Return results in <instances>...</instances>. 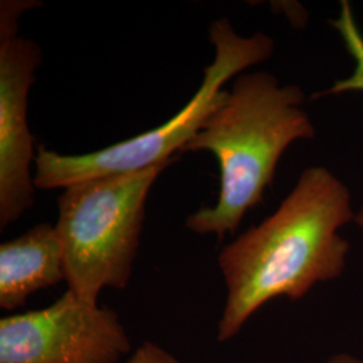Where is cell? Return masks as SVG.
I'll return each instance as SVG.
<instances>
[{"label":"cell","mask_w":363,"mask_h":363,"mask_svg":"<svg viewBox=\"0 0 363 363\" xmlns=\"http://www.w3.org/2000/svg\"><path fill=\"white\" fill-rule=\"evenodd\" d=\"M304 91L280 85L267 72L237 76L230 91L181 154L208 151L218 160L220 193L214 206L190 214L193 233L234 234L250 208L262 202L277 164L289 145L316 135L304 109Z\"/></svg>","instance_id":"2"},{"label":"cell","mask_w":363,"mask_h":363,"mask_svg":"<svg viewBox=\"0 0 363 363\" xmlns=\"http://www.w3.org/2000/svg\"><path fill=\"white\" fill-rule=\"evenodd\" d=\"M66 281L65 256L55 225L39 223L0 245V307L21 308L40 289Z\"/></svg>","instance_id":"7"},{"label":"cell","mask_w":363,"mask_h":363,"mask_svg":"<svg viewBox=\"0 0 363 363\" xmlns=\"http://www.w3.org/2000/svg\"><path fill=\"white\" fill-rule=\"evenodd\" d=\"M124 363H181V361L155 342L144 340L132 351Z\"/></svg>","instance_id":"9"},{"label":"cell","mask_w":363,"mask_h":363,"mask_svg":"<svg viewBox=\"0 0 363 363\" xmlns=\"http://www.w3.org/2000/svg\"><path fill=\"white\" fill-rule=\"evenodd\" d=\"M130 351L117 312L70 289L45 308L0 319V363H118Z\"/></svg>","instance_id":"5"},{"label":"cell","mask_w":363,"mask_h":363,"mask_svg":"<svg viewBox=\"0 0 363 363\" xmlns=\"http://www.w3.org/2000/svg\"><path fill=\"white\" fill-rule=\"evenodd\" d=\"M330 25L334 27L343 40L346 50L355 61V67L350 77L337 79L331 88L327 91L316 93L313 97L334 96L349 91H363V34L355 21L354 11L350 1L342 0L340 9L335 19L330 21Z\"/></svg>","instance_id":"8"},{"label":"cell","mask_w":363,"mask_h":363,"mask_svg":"<svg viewBox=\"0 0 363 363\" xmlns=\"http://www.w3.org/2000/svg\"><path fill=\"white\" fill-rule=\"evenodd\" d=\"M38 1H0V229L33 208L34 138L28 127V93L42 64L38 45L19 34V21Z\"/></svg>","instance_id":"6"},{"label":"cell","mask_w":363,"mask_h":363,"mask_svg":"<svg viewBox=\"0 0 363 363\" xmlns=\"http://www.w3.org/2000/svg\"><path fill=\"white\" fill-rule=\"evenodd\" d=\"M208 37L216 50L214 60L205 67L198 91L178 113L156 128L89 154L62 155L40 145L34 163L35 189H65L85 179L140 171L177 159L175 154H181L225 99L223 85L271 58L276 45L261 31L240 35L228 18L214 21Z\"/></svg>","instance_id":"4"},{"label":"cell","mask_w":363,"mask_h":363,"mask_svg":"<svg viewBox=\"0 0 363 363\" xmlns=\"http://www.w3.org/2000/svg\"><path fill=\"white\" fill-rule=\"evenodd\" d=\"M354 222L357 223V226L363 230V205L359 208V210L355 213V220Z\"/></svg>","instance_id":"11"},{"label":"cell","mask_w":363,"mask_h":363,"mask_svg":"<svg viewBox=\"0 0 363 363\" xmlns=\"http://www.w3.org/2000/svg\"><path fill=\"white\" fill-rule=\"evenodd\" d=\"M323 363H363V358L354 357L347 352H337Z\"/></svg>","instance_id":"10"},{"label":"cell","mask_w":363,"mask_h":363,"mask_svg":"<svg viewBox=\"0 0 363 363\" xmlns=\"http://www.w3.org/2000/svg\"><path fill=\"white\" fill-rule=\"evenodd\" d=\"M73 183L58 196L66 284L86 301L106 289H125L140 245L148 194L175 162Z\"/></svg>","instance_id":"3"},{"label":"cell","mask_w":363,"mask_h":363,"mask_svg":"<svg viewBox=\"0 0 363 363\" xmlns=\"http://www.w3.org/2000/svg\"><path fill=\"white\" fill-rule=\"evenodd\" d=\"M350 189L325 166L304 169L280 206L218 255L226 300L217 339L237 337L274 298L296 301L313 286L339 279L350 242L340 229L355 220Z\"/></svg>","instance_id":"1"}]
</instances>
